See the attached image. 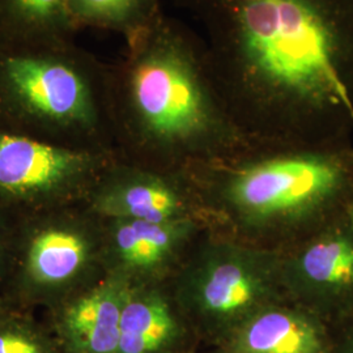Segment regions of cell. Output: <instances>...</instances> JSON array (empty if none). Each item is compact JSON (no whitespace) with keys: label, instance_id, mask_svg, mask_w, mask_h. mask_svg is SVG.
I'll use <instances>...</instances> for the list:
<instances>
[{"label":"cell","instance_id":"cell-21","mask_svg":"<svg viewBox=\"0 0 353 353\" xmlns=\"http://www.w3.org/2000/svg\"><path fill=\"white\" fill-rule=\"evenodd\" d=\"M189 353H191V352H189Z\"/></svg>","mask_w":353,"mask_h":353},{"label":"cell","instance_id":"cell-14","mask_svg":"<svg viewBox=\"0 0 353 353\" xmlns=\"http://www.w3.org/2000/svg\"><path fill=\"white\" fill-rule=\"evenodd\" d=\"M65 3L76 32L81 28H96L118 33L126 42L164 14L163 0H65Z\"/></svg>","mask_w":353,"mask_h":353},{"label":"cell","instance_id":"cell-6","mask_svg":"<svg viewBox=\"0 0 353 353\" xmlns=\"http://www.w3.org/2000/svg\"><path fill=\"white\" fill-rule=\"evenodd\" d=\"M108 152L74 148L0 128V192L43 199L80 188L108 164Z\"/></svg>","mask_w":353,"mask_h":353},{"label":"cell","instance_id":"cell-5","mask_svg":"<svg viewBox=\"0 0 353 353\" xmlns=\"http://www.w3.org/2000/svg\"><path fill=\"white\" fill-rule=\"evenodd\" d=\"M281 279V265L272 254L220 243L196 258L181 294L190 313L223 338L245 318L274 303Z\"/></svg>","mask_w":353,"mask_h":353},{"label":"cell","instance_id":"cell-13","mask_svg":"<svg viewBox=\"0 0 353 353\" xmlns=\"http://www.w3.org/2000/svg\"><path fill=\"white\" fill-rule=\"evenodd\" d=\"M90 254V241L80 229L45 228L32 239L26 252V278L41 290L61 288L83 272Z\"/></svg>","mask_w":353,"mask_h":353},{"label":"cell","instance_id":"cell-8","mask_svg":"<svg viewBox=\"0 0 353 353\" xmlns=\"http://www.w3.org/2000/svg\"><path fill=\"white\" fill-rule=\"evenodd\" d=\"M221 353H327V338L314 316L271 303L227 332Z\"/></svg>","mask_w":353,"mask_h":353},{"label":"cell","instance_id":"cell-9","mask_svg":"<svg viewBox=\"0 0 353 353\" xmlns=\"http://www.w3.org/2000/svg\"><path fill=\"white\" fill-rule=\"evenodd\" d=\"M294 290L322 301H338L353 293V228H336L305 245L283 278Z\"/></svg>","mask_w":353,"mask_h":353},{"label":"cell","instance_id":"cell-2","mask_svg":"<svg viewBox=\"0 0 353 353\" xmlns=\"http://www.w3.org/2000/svg\"><path fill=\"white\" fill-rule=\"evenodd\" d=\"M108 105L118 109L128 138L143 151L214 154L246 141L189 26L165 13L108 63Z\"/></svg>","mask_w":353,"mask_h":353},{"label":"cell","instance_id":"cell-17","mask_svg":"<svg viewBox=\"0 0 353 353\" xmlns=\"http://www.w3.org/2000/svg\"><path fill=\"white\" fill-rule=\"evenodd\" d=\"M345 353H353V331L350 336V341L347 343V347H345Z\"/></svg>","mask_w":353,"mask_h":353},{"label":"cell","instance_id":"cell-10","mask_svg":"<svg viewBox=\"0 0 353 353\" xmlns=\"http://www.w3.org/2000/svg\"><path fill=\"white\" fill-rule=\"evenodd\" d=\"M94 199L96 211L113 220L164 223L185 216V204L174 186L159 174L125 169L105 182Z\"/></svg>","mask_w":353,"mask_h":353},{"label":"cell","instance_id":"cell-19","mask_svg":"<svg viewBox=\"0 0 353 353\" xmlns=\"http://www.w3.org/2000/svg\"><path fill=\"white\" fill-rule=\"evenodd\" d=\"M350 224L352 225L353 228V207H352V211H351V221H350Z\"/></svg>","mask_w":353,"mask_h":353},{"label":"cell","instance_id":"cell-3","mask_svg":"<svg viewBox=\"0 0 353 353\" xmlns=\"http://www.w3.org/2000/svg\"><path fill=\"white\" fill-rule=\"evenodd\" d=\"M106 108L108 63L74 38L0 37V128L96 151Z\"/></svg>","mask_w":353,"mask_h":353},{"label":"cell","instance_id":"cell-7","mask_svg":"<svg viewBox=\"0 0 353 353\" xmlns=\"http://www.w3.org/2000/svg\"><path fill=\"white\" fill-rule=\"evenodd\" d=\"M131 287L123 272L114 274L65 303L55 322L61 352L115 353Z\"/></svg>","mask_w":353,"mask_h":353},{"label":"cell","instance_id":"cell-1","mask_svg":"<svg viewBox=\"0 0 353 353\" xmlns=\"http://www.w3.org/2000/svg\"><path fill=\"white\" fill-rule=\"evenodd\" d=\"M173 1L237 126L353 122V0Z\"/></svg>","mask_w":353,"mask_h":353},{"label":"cell","instance_id":"cell-18","mask_svg":"<svg viewBox=\"0 0 353 353\" xmlns=\"http://www.w3.org/2000/svg\"><path fill=\"white\" fill-rule=\"evenodd\" d=\"M7 316H6V314H4V309H3V305H1V303H0V322L1 321H4Z\"/></svg>","mask_w":353,"mask_h":353},{"label":"cell","instance_id":"cell-11","mask_svg":"<svg viewBox=\"0 0 353 353\" xmlns=\"http://www.w3.org/2000/svg\"><path fill=\"white\" fill-rule=\"evenodd\" d=\"M182 335V325L161 293L131 287L115 353H172Z\"/></svg>","mask_w":353,"mask_h":353},{"label":"cell","instance_id":"cell-4","mask_svg":"<svg viewBox=\"0 0 353 353\" xmlns=\"http://www.w3.org/2000/svg\"><path fill=\"white\" fill-rule=\"evenodd\" d=\"M352 174L351 152L294 147L230 165L223 195L243 223L268 227L325 210L347 188Z\"/></svg>","mask_w":353,"mask_h":353},{"label":"cell","instance_id":"cell-12","mask_svg":"<svg viewBox=\"0 0 353 353\" xmlns=\"http://www.w3.org/2000/svg\"><path fill=\"white\" fill-rule=\"evenodd\" d=\"M113 221L114 255L125 271L134 272H152L168 263L194 229L188 217L164 223Z\"/></svg>","mask_w":353,"mask_h":353},{"label":"cell","instance_id":"cell-16","mask_svg":"<svg viewBox=\"0 0 353 353\" xmlns=\"http://www.w3.org/2000/svg\"><path fill=\"white\" fill-rule=\"evenodd\" d=\"M0 353H62L57 341H50L30 325L6 318L0 322Z\"/></svg>","mask_w":353,"mask_h":353},{"label":"cell","instance_id":"cell-20","mask_svg":"<svg viewBox=\"0 0 353 353\" xmlns=\"http://www.w3.org/2000/svg\"><path fill=\"white\" fill-rule=\"evenodd\" d=\"M1 248H3V243H1V237H0V258H1Z\"/></svg>","mask_w":353,"mask_h":353},{"label":"cell","instance_id":"cell-15","mask_svg":"<svg viewBox=\"0 0 353 353\" xmlns=\"http://www.w3.org/2000/svg\"><path fill=\"white\" fill-rule=\"evenodd\" d=\"M65 0H0V37L74 38Z\"/></svg>","mask_w":353,"mask_h":353}]
</instances>
